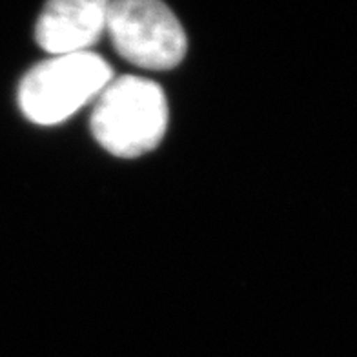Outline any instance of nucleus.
Here are the masks:
<instances>
[{"mask_svg":"<svg viewBox=\"0 0 357 357\" xmlns=\"http://www.w3.org/2000/svg\"><path fill=\"white\" fill-rule=\"evenodd\" d=\"M91 132L104 150L133 159L159 146L168 126V102L157 82L144 77L112 79L91 113Z\"/></svg>","mask_w":357,"mask_h":357,"instance_id":"1","label":"nucleus"},{"mask_svg":"<svg viewBox=\"0 0 357 357\" xmlns=\"http://www.w3.org/2000/svg\"><path fill=\"white\" fill-rule=\"evenodd\" d=\"M112 0H47L35 26L44 52L55 55L88 52L108 26Z\"/></svg>","mask_w":357,"mask_h":357,"instance_id":"4","label":"nucleus"},{"mask_svg":"<svg viewBox=\"0 0 357 357\" xmlns=\"http://www.w3.org/2000/svg\"><path fill=\"white\" fill-rule=\"evenodd\" d=\"M112 79V66L97 53L55 55L31 68L20 80V109L37 124L62 123L99 97Z\"/></svg>","mask_w":357,"mask_h":357,"instance_id":"2","label":"nucleus"},{"mask_svg":"<svg viewBox=\"0 0 357 357\" xmlns=\"http://www.w3.org/2000/svg\"><path fill=\"white\" fill-rule=\"evenodd\" d=\"M106 31L115 52L142 70H172L186 55V33L162 0H112Z\"/></svg>","mask_w":357,"mask_h":357,"instance_id":"3","label":"nucleus"}]
</instances>
